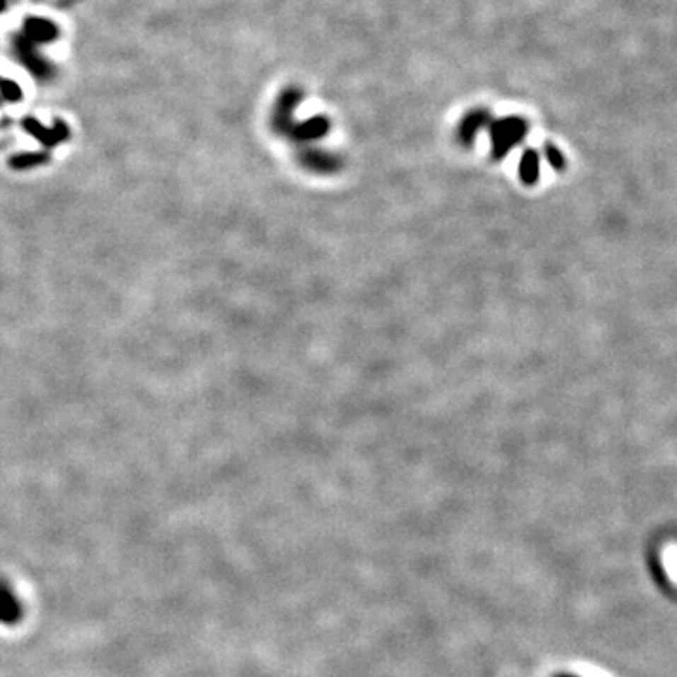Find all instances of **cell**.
I'll use <instances>...</instances> for the list:
<instances>
[{"instance_id": "6da1fadb", "label": "cell", "mask_w": 677, "mask_h": 677, "mask_svg": "<svg viewBox=\"0 0 677 677\" xmlns=\"http://www.w3.org/2000/svg\"><path fill=\"white\" fill-rule=\"evenodd\" d=\"M527 130V122L519 117H508V119L497 121L495 127L491 128V139H493V151L497 158L504 156L510 147L521 141Z\"/></svg>"}, {"instance_id": "7a4b0ae2", "label": "cell", "mask_w": 677, "mask_h": 677, "mask_svg": "<svg viewBox=\"0 0 677 677\" xmlns=\"http://www.w3.org/2000/svg\"><path fill=\"white\" fill-rule=\"evenodd\" d=\"M487 119H490L487 111H473L470 115L465 117V121H463L461 125V130H459L461 138L465 139V141H470V139L476 136V132H478L480 128L484 127L485 122H487Z\"/></svg>"}, {"instance_id": "277c9868", "label": "cell", "mask_w": 677, "mask_h": 677, "mask_svg": "<svg viewBox=\"0 0 677 677\" xmlns=\"http://www.w3.org/2000/svg\"><path fill=\"white\" fill-rule=\"evenodd\" d=\"M538 154L536 151L528 149L527 153L523 154V158H521V177L525 179V183L528 185H533L536 181V177H538Z\"/></svg>"}, {"instance_id": "3957f363", "label": "cell", "mask_w": 677, "mask_h": 677, "mask_svg": "<svg viewBox=\"0 0 677 677\" xmlns=\"http://www.w3.org/2000/svg\"><path fill=\"white\" fill-rule=\"evenodd\" d=\"M330 128L328 121H325L324 117H318V119H311V121L303 122L301 127H298V138H320V136H324L325 130Z\"/></svg>"}, {"instance_id": "8992f818", "label": "cell", "mask_w": 677, "mask_h": 677, "mask_svg": "<svg viewBox=\"0 0 677 677\" xmlns=\"http://www.w3.org/2000/svg\"><path fill=\"white\" fill-rule=\"evenodd\" d=\"M545 156H548V160H550V164L553 166L555 170H562V168H565V158H562V154L559 153V151H557L555 147H551V145H548V147H545Z\"/></svg>"}, {"instance_id": "5b68a950", "label": "cell", "mask_w": 677, "mask_h": 677, "mask_svg": "<svg viewBox=\"0 0 677 677\" xmlns=\"http://www.w3.org/2000/svg\"><path fill=\"white\" fill-rule=\"evenodd\" d=\"M308 164L318 168V170H330L331 166H333V156H328V154L324 153H311Z\"/></svg>"}]
</instances>
